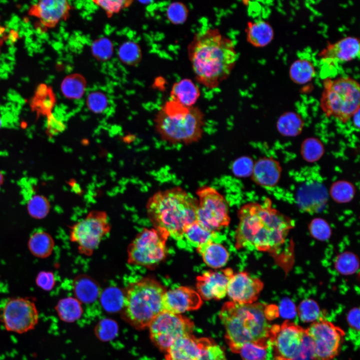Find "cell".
I'll return each instance as SVG.
<instances>
[{
  "instance_id": "d6986e66",
  "label": "cell",
  "mask_w": 360,
  "mask_h": 360,
  "mask_svg": "<svg viewBox=\"0 0 360 360\" xmlns=\"http://www.w3.org/2000/svg\"><path fill=\"white\" fill-rule=\"evenodd\" d=\"M70 6L65 0H40L30 8L28 14L36 17L45 28H52L68 17Z\"/></svg>"
},
{
  "instance_id": "d590c367",
  "label": "cell",
  "mask_w": 360,
  "mask_h": 360,
  "mask_svg": "<svg viewBox=\"0 0 360 360\" xmlns=\"http://www.w3.org/2000/svg\"><path fill=\"white\" fill-rule=\"evenodd\" d=\"M215 236V232L204 228L196 221L189 225L185 230L184 234V236L196 247L210 240H212Z\"/></svg>"
},
{
  "instance_id": "9f6ffc18",
  "label": "cell",
  "mask_w": 360,
  "mask_h": 360,
  "mask_svg": "<svg viewBox=\"0 0 360 360\" xmlns=\"http://www.w3.org/2000/svg\"><path fill=\"white\" fill-rule=\"evenodd\" d=\"M4 28L0 26V48L2 46L4 40Z\"/></svg>"
},
{
  "instance_id": "1f68e13d",
  "label": "cell",
  "mask_w": 360,
  "mask_h": 360,
  "mask_svg": "<svg viewBox=\"0 0 360 360\" xmlns=\"http://www.w3.org/2000/svg\"><path fill=\"white\" fill-rule=\"evenodd\" d=\"M56 310L60 318L68 322L78 318L82 312L79 300L72 297L60 300L56 306Z\"/></svg>"
},
{
  "instance_id": "ee69618b",
  "label": "cell",
  "mask_w": 360,
  "mask_h": 360,
  "mask_svg": "<svg viewBox=\"0 0 360 360\" xmlns=\"http://www.w3.org/2000/svg\"><path fill=\"white\" fill-rule=\"evenodd\" d=\"M308 230L312 236L319 240H328L332 234L330 225L321 218L313 219L308 226Z\"/></svg>"
},
{
  "instance_id": "6da1fadb",
  "label": "cell",
  "mask_w": 360,
  "mask_h": 360,
  "mask_svg": "<svg viewBox=\"0 0 360 360\" xmlns=\"http://www.w3.org/2000/svg\"><path fill=\"white\" fill-rule=\"evenodd\" d=\"M235 246L274 254L285 244L294 222L273 208L266 198L262 204L248 202L239 209Z\"/></svg>"
},
{
  "instance_id": "3957f363",
  "label": "cell",
  "mask_w": 360,
  "mask_h": 360,
  "mask_svg": "<svg viewBox=\"0 0 360 360\" xmlns=\"http://www.w3.org/2000/svg\"><path fill=\"white\" fill-rule=\"evenodd\" d=\"M198 202L180 187L156 192L146 206L154 228L176 240L184 237L186 228L196 221Z\"/></svg>"
},
{
  "instance_id": "d4e9b609",
  "label": "cell",
  "mask_w": 360,
  "mask_h": 360,
  "mask_svg": "<svg viewBox=\"0 0 360 360\" xmlns=\"http://www.w3.org/2000/svg\"><path fill=\"white\" fill-rule=\"evenodd\" d=\"M170 96L172 100L185 106H192L198 99L200 90L191 80L184 78L172 85Z\"/></svg>"
},
{
  "instance_id": "bcb514c9",
  "label": "cell",
  "mask_w": 360,
  "mask_h": 360,
  "mask_svg": "<svg viewBox=\"0 0 360 360\" xmlns=\"http://www.w3.org/2000/svg\"><path fill=\"white\" fill-rule=\"evenodd\" d=\"M94 2L106 12L108 16L120 12L131 4L132 1L124 0H98Z\"/></svg>"
},
{
  "instance_id": "4fadbf2b",
  "label": "cell",
  "mask_w": 360,
  "mask_h": 360,
  "mask_svg": "<svg viewBox=\"0 0 360 360\" xmlns=\"http://www.w3.org/2000/svg\"><path fill=\"white\" fill-rule=\"evenodd\" d=\"M306 337L305 329L288 320L280 325L271 326L269 341L273 348L274 360H296Z\"/></svg>"
},
{
  "instance_id": "11a10c76",
  "label": "cell",
  "mask_w": 360,
  "mask_h": 360,
  "mask_svg": "<svg viewBox=\"0 0 360 360\" xmlns=\"http://www.w3.org/2000/svg\"><path fill=\"white\" fill-rule=\"evenodd\" d=\"M352 122L356 128H360V110H358L352 117Z\"/></svg>"
},
{
  "instance_id": "db71d44e",
  "label": "cell",
  "mask_w": 360,
  "mask_h": 360,
  "mask_svg": "<svg viewBox=\"0 0 360 360\" xmlns=\"http://www.w3.org/2000/svg\"><path fill=\"white\" fill-rule=\"evenodd\" d=\"M48 126L49 133L55 134L64 128V124L53 116L52 114L48 117Z\"/></svg>"
},
{
  "instance_id": "4316f807",
  "label": "cell",
  "mask_w": 360,
  "mask_h": 360,
  "mask_svg": "<svg viewBox=\"0 0 360 360\" xmlns=\"http://www.w3.org/2000/svg\"><path fill=\"white\" fill-rule=\"evenodd\" d=\"M304 122L298 113L286 112L278 118L276 126L277 130L282 136L293 137L299 135L302 132Z\"/></svg>"
},
{
  "instance_id": "60d3db41",
  "label": "cell",
  "mask_w": 360,
  "mask_h": 360,
  "mask_svg": "<svg viewBox=\"0 0 360 360\" xmlns=\"http://www.w3.org/2000/svg\"><path fill=\"white\" fill-rule=\"evenodd\" d=\"M101 300L106 308L110 310H116L124 305V294L117 288H109L102 293Z\"/></svg>"
},
{
  "instance_id": "7dc6e473",
  "label": "cell",
  "mask_w": 360,
  "mask_h": 360,
  "mask_svg": "<svg viewBox=\"0 0 360 360\" xmlns=\"http://www.w3.org/2000/svg\"><path fill=\"white\" fill-rule=\"evenodd\" d=\"M254 164V162L250 157L242 156L236 160L234 163L233 172L236 176L240 177L251 176Z\"/></svg>"
},
{
  "instance_id": "52a82bcc",
  "label": "cell",
  "mask_w": 360,
  "mask_h": 360,
  "mask_svg": "<svg viewBox=\"0 0 360 360\" xmlns=\"http://www.w3.org/2000/svg\"><path fill=\"white\" fill-rule=\"evenodd\" d=\"M320 106L326 116L346 123L358 110L360 104V86L350 76L326 78Z\"/></svg>"
},
{
  "instance_id": "8d00e7d4",
  "label": "cell",
  "mask_w": 360,
  "mask_h": 360,
  "mask_svg": "<svg viewBox=\"0 0 360 360\" xmlns=\"http://www.w3.org/2000/svg\"><path fill=\"white\" fill-rule=\"evenodd\" d=\"M336 271L342 275H350L355 273L359 268L358 256L353 252H345L338 255L334 261Z\"/></svg>"
},
{
  "instance_id": "30bf717a",
  "label": "cell",
  "mask_w": 360,
  "mask_h": 360,
  "mask_svg": "<svg viewBox=\"0 0 360 360\" xmlns=\"http://www.w3.org/2000/svg\"><path fill=\"white\" fill-rule=\"evenodd\" d=\"M198 200L196 221L212 232L228 226L230 217L224 198L216 189L203 186L196 192Z\"/></svg>"
},
{
  "instance_id": "7a4b0ae2",
  "label": "cell",
  "mask_w": 360,
  "mask_h": 360,
  "mask_svg": "<svg viewBox=\"0 0 360 360\" xmlns=\"http://www.w3.org/2000/svg\"><path fill=\"white\" fill-rule=\"evenodd\" d=\"M188 56L196 80L208 88L228 78L238 58L232 40L216 28L196 34L188 46Z\"/></svg>"
},
{
  "instance_id": "f546056e",
  "label": "cell",
  "mask_w": 360,
  "mask_h": 360,
  "mask_svg": "<svg viewBox=\"0 0 360 360\" xmlns=\"http://www.w3.org/2000/svg\"><path fill=\"white\" fill-rule=\"evenodd\" d=\"M86 88L84 78L80 74L68 76L63 80L61 91L64 96L69 99H80L84 96Z\"/></svg>"
},
{
  "instance_id": "816d5d0a",
  "label": "cell",
  "mask_w": 360,
  "mask_h": 360,
  "mask_svg": "<svg viewBox=\"0 0 360 360\" xmlns=\"http://www.w3.org/2000/svg\"><path fill=\"white\" fill-rule=\"evenodd\" d=\"M116 329V325L112 321L104 320L99 325L98 334L103 339H109L114 336Z\"/></svg>"
},
{
  "instance_id": "c3c4849f",
  "label": "cell",
  "mask_w": 360,
  "mask_h": 360,
  "mask_svg": "<svg viewBox=\"0 0 360 360\" xmlns=\"http://www.w3.org/2000/svg\"><path fill=\"white\" fill-rule=\"evenodd\" d=\"M198 360H226L224 352L214 342L206 347Z\"/></svg>"
},
{
  "instance_id": "7bdbcfd3",
  "label": "cell",
  "mask_w": 360,
  "mask_h": 360,
  "mask_svg": "<svg viewBox=\"0 0 360 360\" xmlns=\"http://www.w3.org/2000/svg\"><path fill=\"white\" fill-rule=\"evenodd\" d=\"M166 14L170 23L174 24H181L186 20L188 10L184 4L179 2H174L168 6Z\"/></svg>"
},
{
  "instance_id": "7c38bea8",
  "label": "cell",
  "mask_w": 360,
  "mask_h": 360,
  "mask_svg": "<svg viewBox=\"0 0 360 360\" xmlns=\"http://www.w3.org/2000/svg\"><path fill=\"white\" fill-rule=\"evenodd\" d=\"M194 326L192 322L186 317L162 311L148 327L152 342L160 350L166 352L176 340L191 334Z\"/></svg>"
},
{
  "instance_id": "7402d4cb",
  "label": "cell",
  "mask_w": 360,
  "mask_h": 360,
  "mask_svg": "<svg viewBox=\"0 0 360 360\" xmlns=\"http://www.w3.org/2000/svg\"><path fill=\"white\" fill-rule=\"evenodd\" d=\"M282 168L278 161L272 158L263 157L254 164L252 180L263 187H274L278 183Z\"/></svg>"
},
{
  "instance_id": "5bb4252c",
  "label": "cell",
  "mask_w": 360,
  "mask_h": 360,
  "mask_svg": "<svg viewBox=\"0 0 360 360\" xmlns=\"http://www.w3.org/2000/svg\"><path fill=\"white\" fill-rule=\"evenodd\" d=\"M2 320L7 330L22 334L34 328L38 320V311L32 300L14 298L6 302Z\"/></svg>"
},
{
  "instance_id": "f1b7e54d",
  "label": "cell",
  "mask_w": 360,
  "mask_h": 360,
  "mask_svg": "<svg viewBox=\"0 0 360 360\" xmlns=\"http://www.w3.org/2000/svg\"><path fill=\"white\" fill-rule=\"evenodd\" d=\"M316 71L313 63L306 58H298L290 65L288 74L290 80L297 84H304L315 76Z\"/></svg>"
},
{
  "instance_id": "e575fe53",
  "label": "cell",
  "mask_w": 360,
  "mask_h": 360,
  "mask_svg": "<svg viewBox=\"0 0 360 360\" xmlns=\"http://www.w3.org/2000/svg\"><path fill=\"white\" fill-rule=\"evenodd\" d=\"M324 153V148L322 141L314 137L305 139L300 146V154L303 159L308 162L318 160Z\"/></svg>"
},
{
  "instance_id": "6f0895ef",
  "label": "cell",
  "mask_w": 360,
  "mask_h": 360,
  "mask_svg": "<svg viewBox=\"0 0 360 360\" xmlns=\"http://www.w3.org/2000/svg\"><path fill=\"white\" fill-rule=\"evenodd\" d=\"M2 181H3V176L1 172H0V186L2 184Z\"/></svg>"
},
{
  "instance_id": "5b68a950",
  "label": "cell",
  "mask_w": 360,
  "mask_h": 360,
  "mask_svg": "<svg viewBox=\"0 0 360 360\" xmlns=\"http://www.w3.org/2000/svg\"><path fill=\"white\" fill-rule=\"evenodd\" d=\"M204 117L198 107L185 106L170 100L156 114L154 126L164 140L172 144H190L202 138Z\"/></svg>"
},
{
  "instance_id": "9c48e42d",
  "label": "cell",
  "mask_w": 360,
  "mask_h": 360,
  "mask_svg": "<svg viewBox=\"0 0 360 360\" xmlns=\"http://www.w3.org/2000/svg\"><path fill=\"white\" fill-rule=\"evenodd\" d=\"M110 230L106 212L92 210L70 228V238L77 244L80 254L90 256Z\"/></svg>"
},
{
  "instance_id": "484cf974",
  "label": "cell",
  "mask_w": 360,
  "mask_h": 360,
  "mask_svg": "<svg viewBox=\"0 0 360 360\" xmlns=\"http://www.w3.org/2000/svg\"><path fill=\"white\" fill-rule=\"evenodd\" d=\"M74 294L79 300L88 303L94 302L100 294L98 284L90 276L81 274L73 282Z\"/></svg>"
},
{
  "instance_id": "83f0119b",
  "label": "cell",
  "mask_w": 360,
  "mask_h": 360,
  "mask_svg": "<svg viewBox=\"0 0 360 360\" xmlns=\"http://www.w3.org/2000/svg\"><path fill=\"white\" fill-rule=\"evenodd\" d=\"M54 242L48 232L38 230L30 236L28 247L30 252L35 256L46 258L50 256L53 250Z\"/></svg>"
},
{
  "instance_id": "f6af8a7d",
  "label": "cell",
  "mask_w": 360,
  "mask_h": 360,
  "mask_svg": "<svg viewBox=\"0 0 360 360\" xmlns=\"http://www.w3.org/2000/svg\"><path fill=\"white\" fill-rule=\"evenodd\" d=\"M86 104L88 108L95 113L104 112L108 106V98L102 92L94 91L88 96Z\"/></svg>"
},
{
  "instance_id": "ffe728a7",
  "label": "cell",
  "mask_w": 360,
  "mask_h": 360,
  "mask_svg": "<svg viewBox=\"0 0 360 360\" xmlns=\"http://www.w3.org/2000/svg\"><path fill=\"white\" fill-rule=\"evenodd\" d=\"M328 195V190L322 184L315 181L306 182L297 190L296 201L302 210L314 213L324 208Z\"/></svg>"
},
{
  "instance_id": "cb8c5ba5",
  "label": "cell",
  "mask_w": 360,
  "mask_h": 360,
  "mask_svg": "<svg viewBox=\"0 0 360 360\" xmlns=\"http://www.w3.org/2000/svg\"><path fill=\"white\" fill-rule=\"evenodd\" d=\"M196 251L201 255L204 263L209 267L218 268L227 262L229 254L221 244L210 240L196 247Z\"/></svg>"
},
{
  "instance_id": "d6a6232c",
  "label": "cell",
  "mask_w": 360,
  "mask_h": 360,
  "mask_svg": "<svg viewBox=\"0 0 360 360\" xmlns=\"http://www.w3.org/2000/svg\"><path fill=\"white\" fill-rule=\"evenodd\" d=\"M356 188L350 182L338 180L333 182L330 188L329 194L337 203L344 204L350 202L354 196Z\"/></svg>"
},
{
  "instance_id": "8992f818",
  "label": "cell",
  "mask_w": 360,
  "mask_h": 360,
  "mask_svg": "<svg viewBox=\"0 0 360 360\" xmlns=\"http://www.w3.org/2000/svg\"><path fill=\"white\" fill-rule=\"evenodd\" d=\"M164 286L151 276H145L132 282L125 294V314L135 326H148L154 318L163 311L162 298Z\"/></svg>"
},
{
  "instance_id": "4dcf8cb0",
  "label": "cell",
  "mask_w": 360,
  "mask_h": 360,
  "mask_svg": "<svg viewBox=\"0 0 360 360\" xmlns=\"http://www.w3.org/2000/svg\"><path fill=\"white\" fill-rule=\"evenodd\" d=\"M35 96L31 104L33 110L47 118L50 116L56 102L52 90L46 86L40 87Z\"/></svg>"
},
{
  "instance_id": "9a60e30c",
  "label": "cell",
  "mask_w": 360,
  "mask_h": 360,
  "mask_svg": "<svg viewBox=\"0 0 360 360\" xmlns=\"http://www.w3.org/2000/svg\"><path fill=\"white\" fill-rule=\"evenodd\" d=\"M264 287V283L260 279L251 276L248 272H240L231 277L227 294L234 302L250 304L256 302Z\"/></svg>"
},
{
  "instance_id": "681fc988",
  "label": "cell",
  "mask_w": 360,
  "mask_h": 360,
  "mask_svg": "<svg viewBox=\"0 0 360 360\" xmlns=\"http://www.w3.org/2000/svg\"><path fill=\"white\" fill-rule=\"evenodd\" d=\"M36 284L38 287L44 290H51L56 284L54 274L50 272H40L36 278Z\"/></svg>"
},
{
  "instance_id": "44dd1931",
  "label": "cell",
  "mask_w": 360,
  "mask_h": 360,
  "mask_svg": "<svg viewBox=\"0 0 360 360\" xmlns=\"http://www.w3.org/2000/svg\"><path fill=\"white\" fill-rule=\"evenodd\" d=\"M213 342L208 338H196L192 334L176 340L166 350V360H198L203 350Z\"/></svg>"
},
{
  "instance_id": "680465c9",
  "label": "cell",
  "mask_w": 360,
  "mask_h": 360,
  "mask_svg": "<svg viewBox=\"0 0 360 360\" xmlns=\"http://www.w3.org/2000/svg\"><path fill=\"white\" fill-rule=\"evenodd\" d=\"M1 124H2V121H1V120H0V126H1Z\"/></svg>"
},
{
  "instance_id": "ac0fdd59",
  "label": "cell",
  "mask_w": 360,
  "mask_h": 360,
  "mask_svg": "<svg viewBox=\"0 0 360 360\" xmlns=\"http://www.w3.org/2000/svg\"><path fill=\"white\" fill-rule=\"evenodd\" d=\"M202 303L198 292L186 286L166 290L162 298L163 311L177 314L198 310Z\"/></svg>"
},
{
  "instance_id": "8fae6325",
  "label": "cell",
  "mask_w": 360,
  "mask_h": 360,
  "mask_svg": "<svg viewBox=\"0 0 360 360\" xmlns=\"http://www.w3.org/2000/svg\"><path fill=\"white\" fill-rule=\"evenodd\" d=\"M305 332L310 340L313 360H332L338 355L345 334L341 328L320 320L313 322Z\"/></svg>"
},
{
  "instance_id": "ab89813d",
  "label": "cell",
  "mask_w": 360,
  "mask_h": 360,
  "mask_svg": "<svg viewBox=\"0 0 360 360\" xmlns=\"http://www.w3.org/2000/svg\"><path fill=\"white\" fill-rule=\"evenodd\" d=\"M50 209L49 202L44 196H34L28 200V212L29 214L34 218H44L48 215Z\"/></svg>"
},
{
  "instance_id": "74e56055",
  "label": "cell",
  "mask_w": 360,
  "mask_h": 360,
  "mask_svg": "<svg viewBox=\"0 0 360 360\" xmlns=\"http://www.w3.org/2000/svg\"><path fill=\"white\" fill-rule=\"evenodd\" d=\"M118 55L122 62L133 66L140 62L142 58V52L137 44L132 41H127L120 46Z\"/></svg>"
},
{
  "instance_id": "ba28073f",
  "label": "cell",
  "mask_w": 360,
  "mask_h": 360,
  "mask_svg": "<svg viewBox=\"0 0 360 360\" xmlns=\"http://www.w3.org/2000/svg\"><path fill=\"white\" fill-rule=\"evenodd\" d=\"M169 236L154 228H144L128 247V263L148 268L156 267L166 258Z\"/></svg>"
},
{
  "instance_id": "f907efd6",
  "label": "cell",
  "mask_w": 360,
  "mask_h": 360,
  "mask_svg": "<svg viewBox=\"0 0 360 360\" xmlns=\"http://www.w3.org/2000/svg\"><path fill=\"white\" fill-rule=\"evenodd\" d=\"M279 312L283 318H292L296 313V308L294 304L290 299L284 298L280 304Z\"/></svg>"
},
{
  "instance_id": "e0dca14e",
  "label": "cell",
  "mask_w": 360,
  "mask_h": 360,
  "mask_svg": "<svg viewBox=\"0 0 360 360\" xmlns=\"http://www.w3.org/2000/svg\"><path fill=\"white\" fill-rule=\"evenodd\" d=\"M360 52L359 39L348 36L328 42L318 56L324 63L332 66L352 61L359 56Z\"/></svg>"
},
{
  "instance_id": "603a6c76",
  "label": "cell",
  "mask_w": 360,
  "mask_h": 360,
  "mask_svg": "<svg viewBox=\"0 0 360 360\" xmlns=\"http://www.w3.org/2000/svg\"><path fill=\"white\" fill-rule=\"evenodd\" d=\"M248 42L256 48H264L272 41L274 30L267 21L258 20L248 22L245 30Z\"/></svg>"
},
{
  "instance_id": "2e32d148",
  "label": "cell",
  "mask_w": 360,
  "mask_h": 360,
  "mask_svg": "<svg viewBox=\"0 0 360 360\" xmlns=\"http://www.w3.org/2000/svg\"><path fill=\"white\" fill-rule=\"evenodd\" d=\"M233 274L231 268L204 272L196 278L198 293L206 300L223 298L227 294L228 285Z\"/></svg>"
},
{
  "instance_id": "b9f144b4",
  "label": "cell",
  "mask_w": 360,
  "mask_h": 360,
  "mask_svg": "<svg viewBox=\"0 0 360 360\" xmlns=\"http://www.w3.org/2000/svg\"><path fill=\"white\" fill-rule=\"evenodd\" d=\"M92 55L98 60L104 61L112 56L114 48L112 42L106 38L94 40L91 46Z\"/></svg>"
},
{
  "instance_id": "836d02e7",
  "label": "cell",
  "mask_w": 360,
  "mask_h": 360,
  "mask_svg": "<svg viewBox=\"0 0 360 360\" xmlns=\"http://www.w3.org/2000/svg\"><path fill=\"white\" fill-rule=\"evenodd\" d=\"M268 343L248 342L238 348L234 352L240 354L243 360H264Z\"/></svg>"
},
{
  "instance_id": "277c9868",
  "label": "cell",
  "mask_w": 360,
  "mask_h": 360,
  "mask_svg": "<svg viewBox=\"0 0 360 360\" xmlns=\"http://www.w3.org/2000/svg\"><path fill=\"white\" fill-rule=\"evenodd\" d=\"M267 306L256 302L244 304L230 301L224 304L220 318L226 330V341L232 352L246 342H270L271 326Z\"/></svg>"
},
{
  "instance_id": "f35d334b",
  "label": "cell",
  "mask_w": 360,
  "mask_h": 360,
  "mask_svg": "<svg viewBox=\"0 0 360 360\" xmlns=\"http://www.w3.org/2000/svg\"><path fill=\"white\" fill-rule=\"evenodd\" d=\"M296 312L300 320L304 322H314L320 317L318 304L312 299H306L299 304Z\"/></svg>"
},
{
  "instance_id": "f5cc1de1",
  "label": "cell",
  "mask_w": 360,
  "mask_h": 360,
  "mask_svg": "<svg viewBox=\"0 0 360 360\" xmlns=\"http://www.w3.org/2000/svg\"><path fill=\"white\" fill-rule=\"evenodd\" d=\"M347 321L348 326L353 330L360 331V310L358 308L351 309L347 315Z\"/></svg>"
}]
</instances>
